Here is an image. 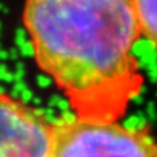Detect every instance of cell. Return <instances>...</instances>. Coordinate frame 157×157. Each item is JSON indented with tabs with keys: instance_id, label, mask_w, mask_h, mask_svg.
<instances>
[{
	"instance_id": "3",
	"label": "cell",
	"mask_w": 157,
	"mask_h": 157,
	"mask_svg": "<svg viewBox=\"0 0 157 157\" xmlns=\"http://www.w3.org/2000/svg\"><path fill=\"white\" fill-rule=\"evenodd\" d=\"M52 140L43 113L0 92V157H51Z\"/></svg>"
},
{
	"instance_id": "1",
	"label": "cell",
	"mask_w": 157,
	"mask_h": 157,
	"mask_svg": "<svg viewBox=\"0 0 157 157\" xmlns=\"http://www.w3.org/2000/svg\"><path fill=\"white\" fill-rule=\"evenodd\" d=\"M22 22L37 66L75 117L122 118L144 81L132 55L141 34L132 0H25Z\"/></svg>"
},
{
	"instance_id": "2",
	"label": "cell",
	"mask_w": 157,
	"mask_h": 157,
	"mask_svg": "<svg viewBox=\"0 0 157 157\" xmlns=\"http://www.w3.org/2000/svg\"><path fill=\"white\" fill-rule=\"evenodd\" d=\"M51 157H157V141L147 127L73 117L54 123Z\"/></svg>"
},
{
	"instance_id": "4",
	"label": "cell",
	"mask_w": 157,
	"mask_h": 157,
	"mask_svg": "<svg viewBox=\"0 0 157 157\" xmlns=\"http://www.w3.org/2000/svg\"><path fill=\"white\" fill-rule=\"evenodd\" d=\"M141 34L157 50V0H132Z\"/></svg>"
}]
</instances>
